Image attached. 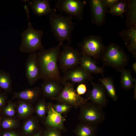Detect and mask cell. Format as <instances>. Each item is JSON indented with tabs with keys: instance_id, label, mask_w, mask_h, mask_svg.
Listing matches in <instances>:
<instances>
[{
	"instance_id": "cell-1",
	"label": "cell",
	"mask_w": 136,
	"mask_h": 136,
	"mask_svg": "<svg viewBox=\"0 0 136 136\" xmlns=\"http://www.w3.org/2000/svg\"><path fill=\"white\" fill-rule=\"evenodd\" d=\"M59 44L49 48L40 50L36 54L41 79L44 80L61 81L58 62L60 52Z\"/></svg>"
},
{
	"instance_id": "cell-2",
	"label": "cell",
	"mask_w": 136,
	"mask_h": 136,
	"mask_svg": "<svg viewBox=\"0 0 136 136\" xmlns=\"http://www.w3.org/2000/svg\"><path fill=\"white\" fill-rule=\"evenodd\" d=\"M72 16H64L54 12L49 14L48 18L51 31L61 46L63 42H71V35L74 27Z\"/></svg>"
},
{
	"instance_id": "cell-3",
	"label": "cell",
	"mask_w": 136,
	"mask_h": 136,
	"mask_svg": "<svg viewBox=\"0 0 136 136\" xmlns=\"http://www.w3.org/2000/svg\"><path fill=\"white\" fill-rule=\"evenodd\" d=\"M28 16V27L21 34L19 50L21 52L30 54L44 49L42 41L44 32L42 30L34 29L29 21V15Z\"/></svg>"
},
{
	"instance_id": "cell-4",
	"label": "cell",
	"mask_w": 136,
	"mask_h": 136,
	"mask_svg": "<svg viewBox=\"0 0 136 136\" xmlns=\"http://www.w3.org/2000/svg\"><path fill=\"white\" fill-rule=\"evenodd\" d=\"M104 65H107L121 72L128 62V58L123 50L114 43L105 48L101 55Z\"/></svg>"
},
{
	"instance_id": "cell-5",
	"label": "cell",
	"mask_w": 136,
	"mask_h": 136,
	"mask_svg": "<svg viewBox=\"0 0 136 136\" xmlns=\"http://www.w3.org/2000/svg\"><path fill=\"white\" fill-rule=\"evenodd\" d=\"M80 107L78 118L80 122L96 125L104 120L105 116L102 107L88 101Z\"/></svg>"
},
{
	"instance_id": "cell-6",
	"label": "cell",
	"mask_w": 136,
	"mask_h": 136,
	"mask_svg": "<svg viewBox=\"0 0 136 136\" xmlns=\"http://www.w3.org/2000/svg\"><path fill=\"white\" fill-rule=\"evenodd\" d=\"M62 83L63 88L58 96L54 100L57 103L68 104L78 108L88 101L87 99L77 94L72 83L67 81Z\"/></svg>"
},
{
	"instance_id": "cell-7",
	"label": "cell",
	"mask_w": 136,
	"mask_h": 136,
	"mask_svg": "<svg viewBox=\"0 0 136 136\" xmlns=\"http://www.w3.org/2000/svg\"><path fill=\"white\" fill-rule=\"evenodd\" d=\"M81 55L79 52L68 44L64 46L60 52L58 61L60 69L63 72L78 66Z\"/></svg>"
},
{
	"instance_id": "cell-8",
	"label": "cell",
	"mask_w": 136,
	"mask_h": 136,
	"mask_svg": "<svg viewBox=\"0 0 136 136\" xmlns=\"http://www.w3.org/2000/svg\"><path fill=\"white\" fill-rule=\"evenodd\" d=\"M82 54H84L94 59L101 56L105 47L101 38L95 36H91L85 38L81 44Z\"/></svg>"
},
{
	"instance_id": "cell-9",
	"label": "cell",
	"mask_w": 136,
	"mask_h": 136,
	"mask_svg": "<svg viewBox=\"0 0 136 136\" xmlns=\"http://www.w3.org/2000/svg\"><path fill=\"white\" fill-rule=\"evenodd\" d=\"M86 3L85 1L80 0H58L55 8L59 11L65 12L71 16H75L81 20Z\"/></svg>"
},
{
	"instance_id": "cell-10",
	"label": "cell",
	"mask_w": 136,
	"mask_h": 136,
	"mask_svg": "<svg viewBox=\"0 0 136 136\" xmlns=\"http://www.w3.org/2000/svg\"><path fill=\"white\" fill-rule=\"evenodd\" d=\"M61 80L62 82L70 81L74 83H84L91 81L93 77L91 74L87 72L81 66H77L64 72Z\"/></svg>"
},
{
	"instance_id": "cell-11",
	"label": "cell",
	"mask_w": 136,
	"mask_h": 136,
	"mask_svg": "<svg viewBox=\"0 0 136 136\" xmlns=\"http://www.w3.org/2000/svg\"><path fill=\"white\" fill-rule=\"evenodd\" d=\"M36 54V52L30 54L25 63L26 75L30 85H33L41 79Z\"/></svg>"
},
{
	"instance_id": "cell-12",
	"label": "cell",
	"mask_w": 136,
	"mask_h": 136,
	"mask_svg": "<svg viewBox=\"0 0 136 136\" xmlns=\"http://www.w3.org/2000/svg\"><path fill=\"white\" fill-rule=\"evenodd\" d=\"M92 89L89 90L87 94V99L92 103L101 107L105 106L107 104V99L106 91L102 84L91 83Z\"/></svg>"
},
{
	"instance_id": "cell-13",
	"label": "cell",
	"mask_w": 136,
	"mask_h": 136,
	"mask_svg": "<svg viewBox=\"0 0 136 136\" xmlns=\"http://www.w3.org/2000/svg\"><path fill=\"white\" fill-rule=\"evenodd\" d=\"M63 86L62 82L60 81L45 80L41 85V88L45 97L54 100L61 92Z\"/></svg>"
},
{
	"instance_id": "cell-14",
	"label": "cell",
	"mask_w": 136,
	"mask_h": 136,
	"mask_svg": "<svg viewBox=\"0 0 136 136\" xmlns=\"http://www.w3.org/2000/svg\"><path fill=\"white\" fill-rule=\"evenodd\" d=\"M65 120L61 114L56 112L53 108L52 104H48L47 116L45 123L47 126L52 127L61 130H65L64 123Z\"/></svg>"
},
{
	"instance_id": "cell-15",
	"label": "cell",
	"mask_w": 136,
	"mask_h": 136,
	"mask_svg": "<svg viewBox=\"0 0 136 136\" xmlns=\"http://www.w3.org/2000/svg\"><path fill=\"white\" fill-rule=\"evenodd\" d=\"M89 2L93 21L97 25H100L104 21L107 11L103 0H91Z\"/></svg>"
},
{
	"instance_id": "cell-16",
	"label": "cell",
	"mask_w": 136,
	"mask_h": 136,
	"mask_svg": "<svg viewBox=\"0 0 136 136\" xmlns=\"http://www.w3.org/2000/svg\"><path fill=\"white\" fill-rule=\"evenodd\" d=\"M120 35L125 42L129 52L136 57V26L130 27L119 32Z\"/></svg>"
},
{
	"instance_id": "cell-17",
	"label": "cell",
	"mask_w": 136,
	"mask_h": 136,
	"mask_svg": "<svg viewBox=\"0 0 136 136\" xmlns=\"http://www.w3.org/2000/svg\"><path fill=\"white\" fill-rule=\"evenodd\" d=\"M48 0H33L30 3L34 14L38 16L50 14L55 11V9L51 8Z\"/></svg>"
},
{
	"instance_id": "cell-18",
	"label": "cell",
	"mask_w": 136,
	"mask_h": 136,
	"mask_svg": "<svg viewBox=\"0 0 136 136\" xmlns=\"http://www.w3.org/2000/svg\"><path fill=\"white\" fill-rule=\"evenodd\" d=\"M42 93L41 88L37 87L15 92L13 94V97L24 101H33L39 100Z\"/></svg>"
},
{
	"instance_id": "cell-19",
	"label": "cell",
	"mask_w": 136,
	"mask_h": 136,
	"mask_svg": "<svg viewBox=\"0 0 136 136\" xmlns=\"http://www.w3.org/2000/svg\"><path fill=\"white\" fill-rule=\"evenodd\" d=\"M80 66L85 70L91 74H100L104 77V67L98 66L95 61L91 57L82 54L80 59Z\"/></svg>"
},
{
	"instance_id": "cell-20",
	"label": "cell",
	"mask_w": 136,
	"mask_h": 136,
	"mask_svg": "<svg viewBox=\"0 0 136 136\" xmlns=\"http://www.w3.org/2000/svg\"><path fill=\"white\" fill-rule=\"evenodd\" d=\"M125 14L126 23L128 28L136 26V1L135 0H128Z\"/></svg>"
},
{
	"instance_id": "cell-21",
	"label": "cell",
	"mask_w": 136,
	"mask_h": 136,
	"mask_svg": "<svg viewBox=\"0 0 136 136\" xmlns=\"http://www.w3.org/2000/svg\"><path fill=\"white\" fill-rule=\"evenodd\" d=\"M96 130V125L80 122L75 128L76 136H94Z\"/></svg>"
},
{
	"instance_id": "cell-22",
	"label": "cell",
	"mask_w": 136,
	"mask_h": 136,
	"mask_svg": "<svg viewBox=\"0 0 136 136\" xmlns=\"http://www.w3.org/2000/svg\"><path fill=\"white\" fill-rule=\"evenodd\" d=\"M99 80L104 87L108 96L113 100L116 101L118 96L112 78L109 77L106 78L104 77Z\"/></svg>"
},
{
	"instance_id": "cell-23",
	"label": "cell",
	"mask_w": 136,
	"mask_h": 136,
	"mask_svg": "<svg viewBox=\"0 0 136 136\" xmlns=\"http://www.w3.org/2000/svg\"><path fill=\"white\" fill-rule=\"evenodd\" d=\"M121 72V84L122 88L129 89L133 87L136 80L132 77L130 71L124 69Z\"/></svg>"
},
{
	"instance_id": "cell-24",
	"label": "cell",
	"mask_w": 136,
	"mask_h": 136,
	"mask_svg": "<svg viewBox=\"0 0 136 136\" xmlns=\"http://www.w3.org/2000/svg\"><path fill=\"white\" fill-rule=\"evenodd\" d=\"M45 98L43 96L39 100L36 106L35 111L38 117L45 122L48 111V104L46 103Z\"/></svg>"
},
{
	"instance_id": "cell-25",
	"label": "cell",
	"mask_w": 136,
	"mask_h": 136,
	"mask_svg": "<svg viewBox=\"0 0 136 136\" xmlns=\"http://www.w3.org/2000/svg\"><path fill=\"white\" fill-rule=\"evenodd\" d=\"M127 5L126 1L119 0L107 11L113 15L122 16L125 12Z\"/></svg>"
},
{
	"instance_id": "cell-26",
	"label": "cell",
	"mask_w": 136,
	"mask_h": 136,
	"mask_svg": "<svg viewBox=\"0 0 136 136\" xmlns=\"http://www.w3.org/2000/svg\"><path fill=\"white\" fill-rule=\"evenodd\" d=\"M10 74L5 73H0V87L11 92L12 83Z\"/></svg>"
},
{
	"instance_id": "cell-27",
	"label": "cell",
	"mask_w": 136,
	"mask_h": 136,
	"mask_svg": "<svg viewBox=\"0 0 136 136\" xmlns=\"http://www.w3.org/2000/svg\"><path fill=\"white\" fill-rule=\"evenodd\" d=\"M19 104L17 108V112L20 116L26 117L30 114L32 109L28 103L24 101H21Z\"/></svg>"
},
{
	"instance_id": "cell-28",
	"label": "cell",
	"mask_w": 136,
	"mask_h": 136,
	"mask_svg": "<svg viewBox=\"0 0 136 136\" xmlns=\"http://www.w3.org/2000/svg\"><path fill=\"white\" fill-rule=\"evenodd\" d=\"M39 124L38 120L36 119H30L24 124L23 129L27 133H31L38 127Z\"/></svg>"
},
{
	"instance_id": "cell-29",
	"label": "cell",
	"mask_w": 136,
	"mask_h": 136,
	"mask_svg": "<svg viewBox=\"0 0 136 136\" xmlns=\"http://www.w3.org/2000/svg\"><path fill=\"white\" fill-rule=\"evenodd\" d=\"M52 106L55 111L61 114L68 113L73 107L68 104L58 103L55 104H52Z\"/></svg>"
},
{
	"instance_id": "cell-30",
	"label": "cell",
	"mask_w": 136,
	"mask_h": 136,
	"mask_svg": "<svg viewBox=\"0 0 136 136\" xmlns=\"http://www.w3.org/2000/svg\"><path fill=\"white\" fill-rule=\"evenodd\" d=\"M47 127L44 136H63L61 133V130L52 127Z\"/></svg>"
},
{
	"instance_id": "cell-31",
	"label": "cell",
	"mask_w": 136,
	"mask_h": 136,
	"mask_svg": "<svg viewBox=\"0 0 136 136\" xmlns=\"http://www.w3.org/2000/svg\"><path fill=\"white\" fill-rule=\"evenodd\" d=\"M16 125L15 120L12 119H7L2 122V125L5 129L10 128L14 127Z\"/></svg>"
},
{
	"instance_id": "cell-32",
	"label": "cell",
	"mask_w": 136,
	"mask_h": 136,
	"mask_svg": "<svg viewBox=\"0 0 136 136\" xmlns=\"http://www.w3.org/2000/svg\"><path fill=\"white\" fill-rule=\"evenodd\" d=\"M13 104L11 102L9 103L5 109V114L9 116H12L15 114L14 107Z\"/></svg>"
},
{
	"instance_id": "cell-33",
	"label": "cell",
	"mask_w": 136,
	"mask_h": 136,
	"mask_svg": "<svg viewBox=\"0 0 136 136\" xmlns=\"http://www.w3.org/2000/svg\"><path fill=\"white\" fill-rule=\"evenodd\" d=\"M77 94L79 95L85 94L87 92L86 85L84 83H80L77 86L76 90Z\"/></svg>"
},
{
	"instance_id": "cell-34",
	"label": "cell",
	"mask_w": 136,
	"mask_h": 136,
	"mask_svg": "<svg viewBox=\"0 0 136 136\" xmlns=\"http://www.w3.org/2000/svg\"><path fill=\"white\" fill-rule=\"evenodd\" d=\"M119 0H103L104 5L106 9L112 8Z\"/></svg>"
},
{
	"instance_id": "cell-35",
	"label": "cell",
	"mask_w": 136,
	"mask_h": 136,
	"mask_svg": "<svg viewBox=\"0 0 136 136\" xmlns=\"http://www.w3.org/2000/svg\"><path fill=\"white\" fill-rule=\"evenodd\" d=\"M3 136H17V135L14 133L8 132L5 133L3 134Z\"/></svg>"
},
{
	"instance_id": "cell-36",
	"label": "cell",
	"mask_w": 136,
	"mask_h": 136,
	"mask_svg": "<svg viewBox=\"0 0 136 136\" xmlns=\"http://www.w3.org/2000/svg\"><path fill=\"white\" fill-rule=\"evenodd\" d=\"M5 100V98L3 96H0V107L3 104Z\"/></svg>"
},
{
	"instance_id": "cell-37",
	"label": "cell",
	"mask_w": 136,
	"mask_h": 136,
	"mask_svg": "<svg viewBox=\"0 0 136 136\" xmlns=\"http://www.w3.org/2000/svg\"><path fill=\"white\" fill-rule=\"evenodd\" d=\"M132 70L136 73V63L135 62L133 63L132 65Z\"/></svg>"
},
{
	"instance_id": "cell-38",
	"label": "cell",
	"mask_w": 136,
	"mask_h": 136,
	"mask_svg": "<svg viewBox=\"0 0 136 136\" xmlns=\"http://www.w3.org/2000/svg\"><path fill=\"white\" fill-rule=\"evenodd\" d=\"M41 134L39 132L38 133L35 134L33 136H40Z\"/></svg>"
},
{
	"instance_id": "cell-39",
	"label": "cell",
	"mask_w": 136,
	"mask_h": 136,
	"mask_svg": "<svg viewBox=\"0 0 136 136\" xmlns=\"http://www.w3.org/2000/svg\"><path fill=\"white\" fill-rule=\"evenodd\" d=\"M0 119H1V118H0Z\"/></svg>"
}]
</instances>
